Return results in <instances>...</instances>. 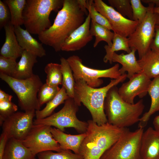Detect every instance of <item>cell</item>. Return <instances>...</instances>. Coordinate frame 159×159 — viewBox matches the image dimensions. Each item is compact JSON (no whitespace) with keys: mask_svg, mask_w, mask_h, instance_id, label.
<instances>
[{"mask_svg":"<svg viewBox=\"0 0 159 159\" xmlns=\"http://www.w3.org/2000/svg\"><path fill=\"white\" fill-rule=\"evenodd\" d=\"M86 0H64L54 23L49 29L38 35L42 43L61 50L65 40L85 22L89 13L85 7Z\"/></svg>","mask_w":159,"mask_h":159,"instance_id":"1","label":"cell"},{"mask_svg":"<svg viewBox=\"0 0 159 159\" xmlns=\"http://www.w3.org/2000/svg\"><path fill=\"white\" fill-rule=\"evenodd\" d=\"M87 122L86 135L79 151V154L84 159H100L127 128H119L108 122L98 125L92 120H89Z\"/></svg>","mask_w":159,"mask_h":159,"instance_id":"2","label":"cell"},{"mask_svg":"<svg viewBox=\"0 0 159 159\" xmlns=\"http://www.w3.org/2000/svg\"><path fill=\"white\" fill-rule=\"evenodd\" d=\"M127 74L122 75L119 78L112 79L107 85L100 88L89 86L83 80L75 81L74 99L79 106L82 103L89 110L92 120L98 125L107 122L104 111V102L107 92L112 87L124 81Z\"/></svg>","mask_w":159,"mask_h":159,"instance_id":"3","label":"cell"},{"mask_svg":"<svg viewBox=\"0 0 159 159\" xmlns=\"http://www.w3.org/2000/svg\"><path fill=\"white\" fill-rule=\"evenodd\" d=\"M144 108L143 100L134 104L125 101L119 94L116 86L108 91L104 102L107 122L119 128H126L139 122Z\"/></svg>","mask_w":159,"mask_h":159,"instance_id":"4","label":"cell"},{"mask_svg":"<svg viewBox=\"0 0 159 159\" xmlns=\"http://www.w3.org/2000/svg\"><path fill=\"white\" fill-rule=\"evenodd\" d=\"M64 0H26L23 16L24 25L30 34L39 35L52 26V11L62 7Z\"/></svg>","mask_w":159,"mask_h":159,"instance_id":"5","label":"cell"},{"mask_svg":"<svg viewBox=\"0 0 159 159\" xmlns=\"http://www.w3.org/2000/svg\"><path fill=\"white\" fill-rule=\"evenodd\" d=\"M0 77L16 94L21 109L26 112L40 110L37 94L43 84L38 75L20 80L0 73Z\"/></svg>","mask_w":159,"mask_h":159,"instance_id":"6","label":"cell"},{"mask_svg":"<svg viewBox=\"0 0 159 159\" xmlns=\"http://www.w3.org/2000/svg\"><path fill=\"white\" fill-rule=\"evenodd\" d=\"M78 106L73 98L69 97L59 111L44 119H35L33 124L54 126L62 131L65 128L72 127L80 134L86 133L88 124L77 117Z\"/></svg>","mask_w":159,"mask_h":159,"instance_id":"7","label":"cell"},{"mask_svg":"<svg viewBox=\"0 0 159 159\" xmlns=\"http://www.w3.org/2000/svg\"><path fill=\"white\" fill-rule=\"evenodd\" d=\"M143 128L132 131L126 128L117 141L103 154L100 159H142L140 144Z\"/></svg>","mask_w":159,"mask_h":159,"instance_id":"8","label":"cell"},{"mask_svg":"<svg viewBox=\"0 0 159 159\" xmlns=\"http://www.w3.org/2000/svg\"><path fill=\"white\" fill-rule=\"evenodd\" d=\"M72 71L75 80L82 79L90 87L96 88L101 85L103 81L101 77L112 79L120 78L122 75L117 63L108 69H99L90 68L83 64L82 59L78 56L73 55L67 59Z\"/></svg>","mask_w":159,"mask_h":159,"instance_id":"9","label":"cell"},{"mask_svg":"<svg viewBox=\"0 0 159 159\" xmlns=\"http://www.w3.org/2000/svg\"><path fill=\"white\" fill-rule=\"evenodd\" d=\"M148 9L143 21L139 23L133 32L128 37L129 46L138 51L139 59L150 49L155 34L157 14L153 11L155 5L148 4Z\"/></svg>","mask_w":159,"mask_h":159,"instance_id":"10","label":"cell"},{"mask_svg":"<svg viewBox=\"0 0 159 159\" xmlns=\"http://www.w3.org/2000/svg\"><path fill=\"white\" fill-rule=\"evenodd\" d=\"M51 127L46 125L33 124L27 135L21 141L22 143L35 155L46 151L64 150L54 138Z\"/></svg>","mask_w":159,"mask_h":159,"instance_id":"11","label":"cell"},{"mask_svg":"<svg viewBox=\"0 0 159 159\" xmlns=\"http://www.w3.org/2000/svg\"><path fill=\"white\" fill-rule=\"evenodd\" d=\"M35 111L15 112L3 122L2 132L6 135L8 140L13 139L22 141L33 125Z\"/></svg>","mask_w":159,"mask_h":159,"instance_id":"12","label":"cell"},{"mask_svg":"<svg viewBox=\"0 0 159 159\" xmlns=\"http://www.w3.org/2000/svg\"><path fill=\"white\" fill-rule=\"evenodd\" d=\"M94 1L96 9L108 20L114 32L128 37L135 31L138 22L126 18L102 0Z\"/></svg>","mask_w":159,"mask_h":159,"instance_id":"13","label":"cell"},{"mask_svg":"<svg viewBox=\"0 0 159 159\" xmlns=\"http://www.w3.org/2000/svg\"><path fill=\"white\" fill-rule=\"evenodd\" d=\"M151 81L142 71L136 74L118 89L119 94L125 102L134 104L136 96L142 98L148 93Z\"/></svg>","mask_w":159,"mask_h":159,"instance_id":"14","label":"cell"},{"mask_svg":"<svg viewBox=\"0 0 159 159\" xmlns=\"http://www.w3.org/2000/svg\"><path fill=\"white\" fill-rule=\"evenodd\" d=\"M91 22L89 14L84 23L65 40L62 45L61 50L67 52L77 51L91 41L93 36L90 31Z\"/></svg>","mask_w":159,"mask_h":159,"instance_id":"15","label":"cell"},{"mask_svg":"<svg viewBox=\"0 0 159 159\" xmlns=\"http://www.w3.org/2000/svg\"><path fill=\"white\" fill-rule=\"evenodd\" d=\"M140 151L142 159H159V132L151 127L143 132Z\"/></svg>","mask_w":159,"mask_h":159,"instance_id":"16","label":"cell"},{"mask_svg":"<svg viewBox=\"0 0 159 159\" xmlns=\"http://www.w3.org/2000/svg\"><path fill=\"white\" fill-rule=\"evenodd\" d=\"M14 32L19 45L24 50L33 55L41 57L46 55L42 43L34 38L26 30L21 26L14 27Z\"/></svg>","mask_w":159,"mask_h":159,"instance_id":"17","label":"cell"},{"mask_svg":"<svg viewBox=\"0 0 159 159\" xmlns=\"http://www.w3.org/2000/svg\"><path fill=\"white\" fill-rule=\"evenodd\" d=\"M5 41L0 51V56L16 59L21 56L24 50L20 46L17 40L14 27L10 22L4 27Z\"/></svg>","mask_w":159,"mask_h":159,"instance_id":"18","label":"cell"},{"mask_svg":"<svg viewBox=\"0 0 159 159\" xmlns=\"http://www.w3.org/2000/svg\"><path fill=\"white\" fill-rule=\"evenodd\" d=\"M51 132L54 138L58 143L62 149L72 150L74 153L79 154L80 148L86 136V133L71 135L52 127L51 128Z\"/></svg>","mask_w":159,"mask_h":159,"instance_id":"19","label":"cell"},{"mask_svg":"<svg viewBox=\"0 0 159 159\" xmlns=\"http://www.w3.org/2000/svg\"><path fill=\"white\" fill-rule=\"evenodd\" d=\"M131 49V52L126 54L114 53L112 59V62H117L122 65V67L119 69L120 73L122 75L127 72V77L129 79L135 74L142 72L135 57L136 50L134 48Z\"/></svg>","mask_w":159,"mask_h":159,"instance_id":"20","label":"cell"},{"mask_svg":"<svg viewBox=\"0 0 159 159\" xmlns=\"http://www.w3.org/2000/svg\"><path fill=\"white\" fill-rule=\"evenodd\" d=\"M35 156L21 141L11 139L6 145L3 159H36Z\"/></svg>","mask_w":159,"mask_h":159,"instance_id":"21","label":"cell"},{"mask_svg":"<svg viewBox=\"0 0 159 159\" xmlns=\"http://www.w3.org/2000/svg\"><path fill=\"white\" fill-rule=\"evenodd\" d=\"M37 57L24 50L17 64L11 77L18 79L24 80L31 77L34 74L33 68L37 62Z\"/></svg>","mask_w":159,"mask_h":159,"instance_id":"22","label":"cell"},{"mask_svg":"<svg viewBox=\"0 0 159 159\" xmlns=\"http://www.w3.org/2000/svg\"><path fill=\"white\" fill-rule=\"evenodd\" d=\"M151 99V103L148 111L140 117L138 128H143L145 127L151 116L159 111V76L151 80L148 91Z\"/></svg>","mask_w":159,"mask_h":159,"instance_id":"23","label":"cell"},{"mask_svg":"<svg viewBox=\"0 0 159 159\" xmlns=\"http://www.w3.org/2000/svg\"><path fill=\"white\" fill-rule=\"evenodd\" d=\"M138 62L142 71L150 79L159 76V53L150 49Z\"/></svg>","mask_w":159,"mask_h":159,"instance_id":"24","label":"cell"},{"mask_svg":"<svg viewBox=\"0 0 159 159\" xmlns=\"http://www.w3.org/2000/svg\"><path fill=\"white\" fill-rule=\"evenodd\" d=\"M114 33V35L112 46L110 47L107 45H105L104 46L106 54L103 58V61L105 63H107L108 61L111 64L112 63V56L116 51L123 50L128 53L131 51L129 46L128 37Z\"/></svg>","mask_w":159,"mask_h":159,"instance_id":"25","label":"cell"},{"mask_svg":"<svg viewBox=\"0 0 159 159\" xmlns=\"http://www.w3.org/2000/svg\"><path fill=\"white\" fill-rule=\"evenodd\" d=\"M69 97L65 88L62 86L56 96L47 103L44 108L41 110L36 111V119H41L50 116L55 109L63 103Z\"/></svg>","mask_w":159,"mask_h":159,"instance_id":"26","label":"cell"},{"mask_svg":"<svg viewBox=\"0 0 159 159\" xmlns=\"http://www.w3.org/2000/svg\"><path fill=\"white\" fill-rule=\"evenodd\" d=\"M11 14V24L14 27L24 24L23 14L26 0H5Z\"/></svg>","mask_w":159,"mask_h":159,"instance_id":"27","label":"cell"},{"mask_svg":"<svg viewBox=\"0 0 159 159\" xmlns=\"http://www.w3.org/2000/svg\"><path fill=\"white\" fill-rule=\"evenodd\" d=\"M90 31L92 36L95 37L94 47H96L99 43L102 41L106 42L109 47L112 46L114 35V32H111L110 30L91 20Z\"/></svg>","mask_w":159,"mask_h":159,"instance_id":"28","label":"cell"},{"mask_svg":"<svg viewBox=\"0 0 159 159\" xmlns=\"http://www.w3.org/2000/svg\"><path fill=\"white\" fill-rule=\"evenodd\" d=\"M60 60L62 77V86L65 88L68 96L74 98L75 81L72 71L66 59L61 57Z\"/></svg>","mask_w":159,"mask_h":159,"instance_id":"29","label":"cell"},{"mask_svg":"<svg viewBox=\"0 0 159 159\" xmlns=\"http://www.w3.org/2000/svg\"><path fill=\"white\" fill-rule=\"evenodd\" d=\"M44 71L47 74L46 83L52 86L62 85V74L61 64L50 63L45 66Z\"/></svg>","mask_w":159,"mask_h":159,"instance_id":"30","label":"cell"},{"mask_svg":"<svg viewBox=\"0 0 159 159\" xmlns=\"http://www.w3.org/2000/svg\"><path fill=\"white\" fill-rule=\"evenodd\" d=\"M85 7L88 11L91 20L110 30H112V27L108 20L96 9L94 0H86Z\"/></svg>","mask_w":159,"mask_h":159,"instance_id":"31","label":"cell"},{"mask_svg":"<svg viewBox=\"0 0 159 159\" xmlns=\"http://www.w3.org/2000/svg\"><path fill=\"white\" fill-rule=\"evenodd\" d=\"M38 159H84L79 154L73 153L70 150L54 153L47 151L37 154Z\"/></svg>","mask_w":159,"mask_h":159,"instance_id":"32","label":"cell"},{"mask_svg":"<svg viewBox=\"0 0 159 159\" xmlns=\"http://www.w3.org/2000/svg\"><path fill=\"white\" fill-rule=\"evenodd\" d=\"M60 88L58 86H52L46 83L43 84L38 92L37 97L41 107L52 99Z\"/></svg>","mask_w":159,"mask_h":159,"instance_id":"33","label":"cell"},{"mask_svg":"<svg viewBox=\"0 0 159 159\" xmlns=\"http://www.w3.org/2000/svg\"><path fill=\"white\" fill-rule=\"evenodd\" d=\"M110 6L116 9L117 11L124 17L132 20V12L130 0H108Z\"/></svg>","mask_w":159,"mask_h":159,"instance_id":"34","label":"cell"},{"mask_svg":"<svg viewBox=\"0 0 159 159\" xmlns=\"http://www.w3.org/2000/svg\"><path fill=\"white\" fill-rule=\"evenodd\" d=\"M140 0H130L132 10V20L140 23L144 19L148 12V7H145Z\"/></svg>","mask_w":159,"mask_h":159,"instance_id":"35","label":"cell"},{"mask_svg":"<svg viewBox=\"0 0 159 159\" xmlns=\"http://www.w3.org/2000/svg\"><path fill=\"white\" fill-rule=\"evenodd\" d=\"M18 110L17 105L11 101L0 102V124L2 125L7 117L16 112Z\"/></svg>","mask_w":159,"mask_h":159,"instance_id":"36","label":"cell"},{"mask_svg":"<svg viewBox=\"0 0 159 159\" xmlns=\"http://www.w3.org/2000/svg\"><path fill=\"white\" fill-rule=\"evenodd\" d=\"M16 60L0 56V73L11 77L17 64Z\"/></svg>","mask_w":159,"mask_h":159,"instance_id":"37","label":"cell"},{"mask_svg":"<svg viewBox=\"0 0 159 159\" xmlns=\"http://www.w3.org/2000/svg\"><path fill=\"white\" fill-rule=\"evenodd\" d=\"M11 14L6 4L0 0V29L10 22Z\"/></svg>","mask_w":159,"mask_h":159,"instance_id":"38","label":"cell"},{"mask_svg":"<svg viewBox=\"0 0 159 159\" xmlns=\"http://www.w3.org/2000/svg\"><path fill=\"white\" fill-rule=\"evenodd\" d=\"M150 49L159 53V24H156L155 27V34L150 47Z\"/></svg>","mask_w":159,"mask_h":159,"instance_id":"39","label":"cell"},{"mask_svg":"<svg viewBox=\"0 0 159 159\" xmlns=\"http://www.w3.org/2000/svg\"><path fill=\"white\" fill-rule=\"evenodd\" d=\"M8 140L6 135L2 132L0 137V159H3L5 146Z\"/></svg>","mask_w":159,"mask_h":159,"instance_id":"40","label":"cell"},{"mask_svg":"<svg viewBox=\"0 0 159 159\" xmlns=\"http://www.w3.org/2000/svg\"><path fill=\"white\" fill-rule=\"evenodd\" d=\"M13 97L0 90V102L3 101H11Z\"/></svg>","mask_w":159,"mask_h":159,"instance_id":"41","label":"cell"},{"mask_svg":"<svg viewBox=\"0 0 159 159\" xmlns=\"http://www.w3.org/2000/svg\"><path fill=\"white\" fill-rule=\"evenodd\" d=\"M153 123L155 130L159 132V115L154 118Z\"/></svg>","mask_w":159,"mask_h":159,"instance_id":"42","label":"cell"},{"mask_svg":"<svg viewBox=\"0 0 159 159\" xmlns=\"http://www.w3.org/2000/svg\"><path fill=\"white\" fill-rule=\"evenodd\" d=\"M142 1L146 4L153 3L156 7L159 6V0H142Z\"/></svg>","mask_w":159,"mask_h":159,"instance_id":"43","label":"cell"},{"mask_svg":"<svg viewBox=\"0 0 159 159\" xmlns=\"http://www.w3.org/2000/svg\"><path fill=\"white\" fill-rule=\"evenodd\" d=\"M153 11L158 15L156 24H159V6L155 7L153 9Z\"/></svg>","mask_w":159,"mask_h":159,"instance_id":"44","label":"cell"}]
</instances>
